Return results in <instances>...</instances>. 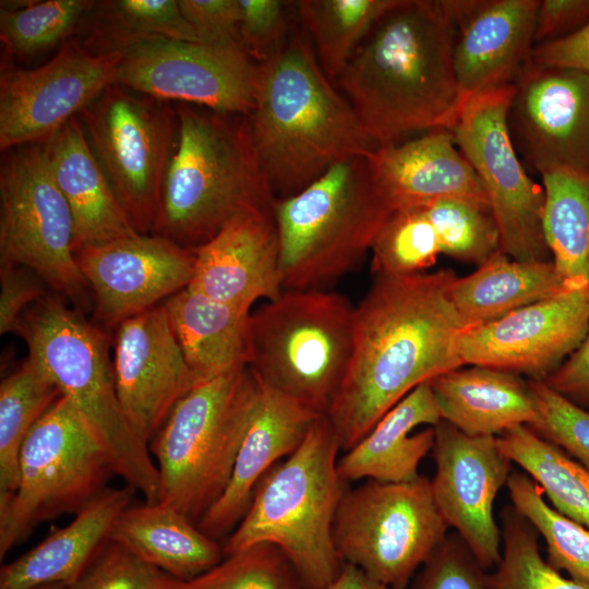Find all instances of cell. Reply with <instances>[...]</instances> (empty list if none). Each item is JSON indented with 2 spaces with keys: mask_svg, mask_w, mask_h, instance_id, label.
<instances>
[{
  "mask_svg": "<svg viewBox=\"0 0 589 589\" xmlns=\"http://www.w3.org/2000/svg\"><path fill=\"white\" fill-rule=\"evenodd\" d=\"M452 269L376 276L356 306L353 350L325 414L340 449L354 446L419 385L464 365Z\"/></svg>",
  "mask_w": 589,
  "mask_h": 589,
  "instance_id": "1",
  "label": "cell"
},
{
  "mask_svg": "<svg viewBox=\"0 0 589 589\" xmlns=\"http://www.w3.org/2000/svg\"><path fill=\"white\" fill-rule=\"evenodd\" d=\"M454 28L433 0H393L335 81L376 146L450 130L461 107Z\"/></svg>",
  "mask_w": 589,
  "mask_h": 589,
  "instance_id": "2",
  "label": "cell"
},
{
  "mask_svg": "<svg viewBox=\"0 0 589 589\" xmlns=\"http://www.w3.org/2000/svg\"><path fill=\"white\" fill-rule=\"evenodd\" d=\"M249 122L275 200L301 192L334 165L377 147L322 71L314 49L292 26L280 49L261 64Z\"/></svg>",
  "mask_w": 589,
  "mask_h": 589,
  "instance_id": "3",
  "label": "cell"
},
{
  "mask_svg": "<svg viewBox=\"0 0 589 589\" xmlns=\"http://www.w3.org/2000/svg\"><path fill=\"white\" fill-rule=\"evenodd\" d=\"M177 137L151 235L194 250L232 217L273 211L249 116L178 103Z\"/></svg>",
  "mask_w": 589,
  "mask_h": 589,
  "instance_id": "4",
  "label": "cell"
},
{
  "mask_svg": "<svg viewBox=\"0 0 589 589\" xmlns=\"http://www.w3.org/2000/svg\"><path fill=\"white\" fill-rule=\"evenodd\" d=\"M339 450L330 421L320 416L300 446L260 481L247 514L223 544L224 555L269 543L288 558L303 589H327L342 566L333 540L346 492Z\"/></svg>",
  "mask_w": 589,
  "mask_h": 589,
  "instance_id": "5",
  "label": "cell"
},
{
  "mask_svg": "<svg viewBox=\"0 0 589 589\" xmlns=\"http://www.w3.org/2000/svg\"><path fill=\"white\" fill-rule=\"evenodd\" d=\"M16 334L25 340L28 358L57 385L106 452L117 474L145 502L157 503V467L120 405L107 334L49 293L23 313Z\"/></svg>",
  "mask_w": 589,
  "mask_h": 589,
  "instance_id": "6",
  "label": "cell"
},
{
  "mask_svg": "<svg viewBox=\"0 0 589 589\" xmlns=\"http://www.w3.org/2000/svg\"><path fill=\"white\" fill-rule=\"evenodd\" d=\"M260 388L245 366L204 381L179 399L148 443L159 503L197 525L230 481Z\"/></svg>",
  "mask_w": 589,
  "mask_h": 589,
  "instance_id": "7",
  "label": "cell"
},
{
  "mask_svg": "<svg viewBox=\"0 0 589 589\" xmlns=\"http://www.w3.org/2000/svg\"><path fill=\"white\" fill-rule=\"evenodd\" d=\"M284 290L328 289L371 251L390 215L365 156L342 160L301 192L276 199Z\"/></svg>",
  "mask_w": 589,
  "mask_h": 589,
  "instance_id": "8",
  "label": "cell"
},
{
  "mask_svg": "<svg viewBox=\"0 0 589 589\" xmlns=\"http://www.w3.org/2000/svg\"><path fill=\"white\" fill-rule=\"evenodd\" d=\"M354 315L338 292L284 290L251 312L248 366L263 385L325 416L350 364Z\"/></svg>",
  "mask_w": 589,
  "mask_h": 589,
  "instance_id": "9",
  "label": "cell"
},
{
  "mask_svg": "<svg viewBox=\"0 0 589 589\" xmlns=\"http://www.w3.org/2000/svg\"><path fill=\"white\" fill-rule=\"evenodd\" d=\"M116 474L106 452L61 396L22 445L17 489L0 510V557L38 524L63 514H79Z\"/></svg>",
  "mask_w": 589,
  "mask_h": 589,
  "instance_id": "10",
  "label": "cell"
},
{
  "mask_svg": "<svg viewBox=\"0 0 589 589\" xmlns=\"http://www.w3.org/2000/svg\"><path fill=\"white\" fill-rule=\"evenodd\" d=\"M447 530L431 480L420 474L408 482L369 480L346 491L335 515L333 540L342 563L388 587L405 589Z\"/></svg>",
  "mask_w": 589,
  "mask_h": 589,
  "instance_id": "11",
  "label": "cell"
},
{
  "mask_svg": "<svg viewBox=\"0 0 589 589\" xmlns=\"http://www.w3.org/2000/svg\"><path fill=\"white\" fill-rule=\"evenodd\" d=\"M0 263L32 269L82 313L91 306L93 293L73 251L72 214L43 143L4 152L0 167Z\"/></svg>",
  "mask_w": 589,
  "mask_h": 589,
  "instance_id": "12",
  "label": "cell"
},
{
  "mask_svg": "<svg viewBox=\"0 0 589 589\" xmlns=\"http://www.w3.org/2000/svg\"><path fill=\"white\" fill-rule=\"evenodd\" d=\"M77 117L132 226L151 235L177 137L176 108L112 83Z\"/></svg>",
  "mask_w": 589,
  "mask_h": 589,
  "instance_id": "13",
  "label": "cell"
},
{
  "mask_svg": "<svg viewBox=\"0 0 589 589\" xmlns=\"http://www.w3.org/2000/svg\"><path fill=\"white\" fill-rule=\"evenodd\" d=\"M513 93L514 84L467 98L450 131L483 185L501 251L517 261H551L543 232L544 189L529 177L508 131Z\"/></svg>",
  "mask_w": 589,
  "mask_h": 589,
  "instance_id": "14",
  "label": "cell"
},
{
  "mask_svg": "<svg viewBox=\"0 0 589 589\" xmlns=\"http://www.w3.org/2000/svg\"><path fill=\"white\" fill-rule=\"evenodd\" d=\"M260 73L261 64L240 44L153 37L121 53L116 83L166 101L249 116Z\"/></svg>",
  "mask_w": 589,
  "mask_h": 589,
  "instance_id": "15",
  "label": "cell"
},
{
  "mask_svg": "<svg viewBox=\"0 0 589 589\" xmlns=\"http://www.w3.org/2000/svg\"><path fill=\"white\" fill-rule=\"evenodd\" d=\"M121 53L95 55L77 38L46 63L25 69L5 53L0 67V148L44 143L116 83Z\"/></svg>",
  "mask_w": 589,
  "mask_h": 589,
  "instance_id": "16",
  "label": "cell"
},
{
  "mask_svg": "<svg viewBox=\"0 0 589 589\" xmlns=\"http://www.w3.org/2000/svg\"><path fill=\"white\" fill-rule=\"evenodd\" d=\"M507 125L530 171L589 175V74L530 60L514 83Z\"/></svg>",
  "mask_w": 589,
  "mask_h": 589,
  "instance_id": "17",
  "label": "cell"
},
{
  "mask_svg": "<svg viewBox=\"0 0 589 589\" xmlns=\"http://www.w3.org/2000/svg\"><path fill=\"white\" fill-rule=\"evenodd\" d=\"M433 429L435 505L479 565L485 570L495 568L502 557V532L493 505L507 484L513 462L497 436H470L442 420Z\"/></svg>",
  "mask_w": 589,
  "mask_h": 589,
  "instance_id": "18",
  "label": "cell"
},
{
  "mask_svg": "<svg viewBox=\"0 0 589 589\" xmlns=\"http://www.w3.org/2000/svg\"><path fill=\"white\" fill-rule=\"evenodd\" d=\"M589 334V290L577 287L462 330L464 364L544 381Z\"/></svg>",
  "mask_w": 589,
  "mask_h": 589,
  "instance_id": "19",
  "label": "cell"
},
{
  "mask_svg": "<svg viewBox=\"0 0 589 589\" xmlns=\"http://www.w3.org/2000/svg\"><path fill=\"white\" fill-rule=\"evenodd\" d=\"M74 255L93 293L94 317L107 328L188 287L195 272L192 250L155 235L84 247Z\"/></svg>",
  "mask_w": 589,
  "mask_h": 589,
  "instance_id": "20",
  "label": "cell"
},
{
  "mask_svg": "<svg viewBox=\"0 0 589 589\" xmlns=\"http://www.w3.org/2000/svg\"><path fill=\"white\" fill-rule=\"evenodd\" d=\"M112 364L122 410L147 444L179 399L204 382L190 369L164 304L116 327Z\"/></svg>",
  "mask_w": 589,
  "mask_h": 589,
  "instance_id": "21",
  "label": "cell"
},
{
  "mask_svg": "<svg viewBox=\"0 0 589 589\" xmlns=\"http://www.w3.org/2000/svg\"><path fill=\"white\" fill-rule=\"evenodd\" d=\"M454 28L461 104L512 85L531 60L539 0H441Z\"/></svg>",
  "mask_w": 589,
  "mask_h": 589,
  "instance_id": "22",
  "label": "cell"
},
{
  "mask_svg": "<svg viewBox=\"0 0 589 589\" xmlns=\"http://www.w3.org/2000/svg\"><path fill=\"white\" fill-rule=\"evenodd\" d=\"M373 188L390 212L461 199L489 206L483 185L450 130L380 145L366 156Z\"/></svg>",
  "mask_w": 589,
  "mask_h": 589,
  "instance_id": "23",
  "label": "cell"
},
{
  "mask_svg": "<svg viewBox=\"0 0 589 589\" xmlns=\"http://www.w3.org/2000/svg\"><path fill=\"white\" fill-rule=\"evenodd\" d=\"M192 251L190 286L213 300L251 311L256 300L271 301L284 291L273 211L240 213Z\"/></svg>",
  "mask_w": 589,
  "mask_h": 589,
  "instance_id": "24",
  "label": "cell"
},
{
  "mask_svg": "<svg viewBox=\"0 0 589 589\" xmlns=\"http://www.w3.org/2000/svg\"><path fill=\"white\" fill-rule=\"evenodd\" d=\"M260 385L230 481L197 522L199 528L215 540L238 526L263 477L300 446L321 416L261 382Z\"/></svg>",
  "mask_w": 589,
  "mask_h": 589,
  "instance_id": "25",
  "label": "cell"
},
{
  "mask_svg": "<svg viewBox=\"0 0 589 589\" xmlns=\"http://www.w3.org/2000/svg\"><path fill=\"white\" fill-rule=\"evenodd\" d=\"M73 219V251L140 235L96 159L79 117L43 143Z\"/></svg>",
  "mask_w": 589,
  "mask_h": 589,
  "instance_id": "26",
  "label": "cell"
},
{
  "mask_svg": "<svg viewBox=\"0 0 589 589\" xmlns=\"http://www.w3.org/2000/svg\"><path fill=\"white\" fill-rule=\"evenodd\" d=\"M440 421L430 383H423L338 459L340 478L345 482L369 479L394 483L417 479L421 460L432 452L433 426Z\"/></svg>",
  "mask_w": 589,
  "mask_h": 589,
  "instance_id": "27",
  "label": "cell"
},
{
  "mask_svg": "<svg viewBox=\"0 0 589 589\" xmlns=\"http://www.w3.org/2000/svg\"><path fill=\"white\" fill-rule=\"evenodd\" d=\"M441 416L470 436H500L519 426L533 428L539 408L529 385L519 374L471 365L443 373L430 382Z\"/></svg>",
  "mask_w": 589,
  "mask_h": 589,
  "instance_id": "28",
  "label": "cell"
},
{
  "mask_svg": "<svg viewBox=\"0 0 589 589\" xmlns=\"http://www.w3.org/2000/svg\"><path fill=\"white\" fill-rule=\"evenodd\" d=\"M135 490L107 488L68 526L53 528L37 545L0 569V589H32L73 582L109 540L117 517Z\"/></svg>",
  "mask_w": 589,
  "mask_h": 589,
  "instance_id": "29",
  "label": "cell"
},
{
  "mask_svg": "<svg viewBox=\"0 0 589 589\" xmlns=\"http://www.w3.org/2000/svg\"><path fill=\"white\" fill-rule=\"evenodd\" d=\"M109 540L180 581H190L217 565L223 545L171 506L129 505L117 517Z\"/></svg>",
  "mask_w": 589,
  "mask_h": 589,
  "instance_id": "30",
  "label": "cell"
},
{
  "mask_svg": "<svg viewBox=\"0 0 589 589\" xmlns=\"http://www.w3.org/2000/svg\"><path fill=\"white\" fill-rule=\"evenodd\" d=\"M163 304L190 369L201 380L249 365L251 311L213 300L190 285Z\"/></svg>",
  "mask_w": 589,
  "mask_h": 589,
  "instance_id": "31",
  "label": "cell"
},
{
  "mask_svg": "<svg viewBox=\"0 0 589 589\" xmlns=\"http://www.w3.org/2000/svg\"><path fill=\"white\" fill-rule=\"evenodd\" d=\"M577 287L552 261H517L498 250L471 274L456 277L450 300L466 329Z\"/></svg>",
  "mask_w": 589,
  "mask_h": 589,
  "instance_id": "32",
  "label": "cell"
},
{
  "mask_svg": "<svg viewBox=\"0 0 589 589\" xmlns=\"http://www.w3.org/2000/svg\"><path fill=\"white\" fill-rule=\"evenodd\" d=\"M79 39L95 55L122 53L153 37L202 43L183 17L178 0L95 1L80 26Z\"/></svg>",
  "mask_w": 589,
  "mask_h": 589,
  "instance_id": "33",
  "label": "cell"
},
{
  "mask_svg": "<svg viewBox=\"0 0 589 589\" xmlns=\"http://www.w3.org/2000/svg\"><path fill=\"white\" fill-rule=\"evenodd\" d=\"M497 443L554 509L589 529V469L528 425L503 433Z\"/></svg>",
  "mask_w": 589,
  "mask_h": 589,
  "instance_id": "34",
  "label": "cell"
},
{
  "mask_svg": "<svg viewBox=\"0 0 589 589\" xmlns=\"http://www.w3.org/2000/svg\"><path fill=\"white\" fill-rule=\"evenodd\" d=\"M541 179L551 261L567 280L589 290V175L550 172Z\"/></svg>",
  "mask_w": 589,
  "mask_h": 589,
  "instance_id": "35",
  "label": "cell"
},
{
  "mask_svg": "<svg viewBox=\"0 0 589 589\" xmlns=\"http://www.w3.org/2000/svg\"><path fill=\"white\" fill-rule=\"evenodd\" d=\"M61 392L31 358L0 385V510L19 484L22 445L36 422L61 397Z\"/></svg>",
  "mask_w": 589,
  "mask_h": 589,
  "instance_id": "36",
  "label": "cell"
},
{
  "mask_svg": "<svg viewBox=\"0 0 589 589\" xmlns=\"http://www.w3.org/2000/svg\"><path fill=\"white\" fill-rule=\"evenodd\" d=\"M393 0H302L298 16L310 34L317 62L335 84L350 56Z\"/></svg>",
  "mask_w": 589,
  "mask_h": 589,
  "instance_id": "37",
  "label": "cell"
},
{
  "mask_svg": "<svg viewBox=\"0 0 589 589\" xmlns=\"http://www.w3.org/2000/svg\"><path fill=\"white\" fill-rule=\"evenodd\" d=\"M506 486L513 507L544 540L546 562L589 587V529L549 505L527 473L513 471Z\"/></svg>",
  "mask_w": 589,
  "mask_h": 589,
  "instance_id": "38",
  "label": "cell"
},
{
  "mask_svg": "<svg viewBox=\"0 0 589 589\" xmlns=\"http://www.w3.org/2000/svg\"><path fill=\"white\" fill-rule=\"evenodd\" d=\"M91 0L1 1L0 39L7 56L31 58L70 39Z\"/></svg>",
  "mask_w": 589,
  "mask_h": 589,
  "instance_id": "39",
  "label": "cell"
},
{
  "mask_svg": "<svg viewBox=\"0 0 589 589\" xmlns=\"http://www.w3.org/2000/svg\"><path fill=\"white\" fill-rule=\"evenodd\" d=\"M502 557L489 573L491 589H589L566 578L542 557L539 533L513 505L501 512Z\"/></svg>",
  "mask_w": 589,
  "mask_h": 589,
  "instance_id": "40",
  "label": "cell"
},
{
  "mask_svg": "<svg viewBox=\"0 0 589 589\" xmlns=\"http://www.w3.org/2000/svg\"><path fill=\"white\" fill-rule=\"evenodd\" d=\"M371 267L376 276L424 273L442 249L424 206L398 209L388 216L372 248Z\"/></svg>",
  "mask_w": 589,
  "mask_h": 589,
  "instance_id": "41",
  "label": "cell"
},
{
  "mask_svg": "<svg viewBox=\"0 0 589 589\" xmlns=\"http://www.w3.org/2000/svg\"><path fill=\"white\" fill-rule=\"evenodd\" d=\"M442 254L477 265L501 250V236L489 206L461 199H441L424 206Z\"/></svg>",
  "mask_w": 589,
  "mask_h": 589,
  "instance_id": "42",
  "label": "cell"
},
{
  "mask_svg": "<svg viewBox=\"0 0 589 589\" xmlns=\"http://www.w3.org/2000/svg\"><path fill=\"white\" fill-rule=\"evenodd\" d=\"M182 589H303L285 554L260 543L226 555L217 565L183 582Z\"/></svg>",
  "mask_w": 589,
  "mask_h": 589,
  "instance_id": "43",
  "label": "cell"
},
{
  "mask_svg": "<svg viewBox=\"0 0 589 589\" xmlns=\"http://www.w3.org/2000/svg\"><path fill=\"white\" fill-rule=\"evenodd\" d=\"M180 581L108 540L65 589H182Z\"/></svg>",
  "mask_w": 589,
  "mask_h": 589,
  "instance_id": "44",
  "label": "cell"
},
{
  "mask_svg": "<svg viewBox=\"0 0 589 589\" xmlns=\"http://www.w3.org/2000/svg\"><path fill=\"white\" fill-rule=\"evenodd\" d=\"M540 421L531 428L589 469V410L564 397L544 381L529 380Z\"/></svg>",
  "mask_w": 589,
  "mask_h": 589,
  "instance_id": "45",
  "label": "cell"
},
{
  "mask_svg": "<svg viewBox=\"0 0 589 589\" xmlns=\"http://www.w3.org/2000/svg\"><path fill=\"white\" fill-rule=\"evenodd\" d=\"M412 589H491L483 569L460 537L448 533L422 566Z\"/></svg>",
  "mask_w": 589,
  "mask_h": 589,
  "instance_id": "46",
  "label": "cell"
},
{
  "mask_svg": "<svg viewBox=\"0 0 589 589\" xmlns=\"http://www.w3.org/2000/svg\"><path fill=\"white\" fill-rule=\"evenodd\" d=\"M288 1L239 0L240 41L257 63L268 61L284 45L291 26L288 25Z\"/></svg>",
  "mask_w": 589,
  "mask_h": 589,
  "instance_id": "47",
  "label": "cell"
},
{
  "mask_svg": "<svg viewBox=\"0 0 589 589\" xmlns=\"http://www.w3.org/2000/svg\"><path fill=\"white\" fill-rule=\"evenodd\" d=\"M178 4L202 43L241 45L239 0H178Z\"/></svg>",
  "mask_w": 589,
  "mask_h": 589,
  "instance_id": "48",
  "label": "cell"
},
{
  "mask_svg": "<svg viewBox=\"0 0 589 589\" xmlns=\"http://www.w3.org/2000/svg\"><path fill=\"white\" fill-rule=\"evenodd\" d=\"M47 285L32 269L0 263V334H16L23 313L43 298Z\"/></svg>",
  "mask_w": 589,
  "mask_h": 589,
  "instance_id": "49",
  "label": "cell"
},
{
  "mask_svg": "<svg viewBox=\"0 0 589 589\" xmlns=\"http://www.w3.org/2000/svg\"><path fill=\"white\" fill-rule=\"evenodd\" d=\"M589 22V0H541L534 46L566 37Z\"/></svg>",
  "mask_w": 589,
  "mask_h": 589,
  "instance_id": "50",
  "label": "cell"
},
{
  "mask_svg": "<svg viewBox=\"0 0 589 589\" xmlns=\"http://www.w3.org/2000/svg\"><path fill=\"white\" fill-rule=\"evenodd\" d=\"M531 61L589 74V22L566 37L534 46Z\"/></svg>",
  "mask_w": 589,
  "mask_h": 589,
  "instance_id": "51",
  "label": "cell"
},
{
  "mask_svg": "<svg viewBox=\"0 0 589 589\" xmlns=\"http://www.w3.org/2000/svg\"><path fill=\"white\" fill-rule=\"evenodd\" d=\"M544 382L578 406L589 407V334Z\"/></svg>",
  "mask_w": 589,
  "mask_h": 589,
  "instance_id": "52",
  "label": "cell"
},
{
  "mask_svg": "<svg viewBox=\"0 0 589 589\" xmlns=\"http://www.w3.org/2000/svg\"><path fill=\"white\" fill-rule=\"evenodd\" d=\"M327 589H394L365 574L359 567L342 563L336 579Z\"/></svg>",
  "mask_w": 589,
  "mask_h": 589,
  "instance_id": "53",
  "label": "cell"
},
{
  "mask_svg": "<svg viewBox=\"0 0 589 589\" xmlns=\"http://www.w3.org/2000/svg\"><path fill=\"white\" fill-rule=\"evenodd\" d=\"M32 589H65V585L61 582H51V584L40 585Z\"/></svg>",
  "mask_w": 589,
  "mask_h": 589,
  "instance_id": "54",
  "label": "cell"
}]
</instances>
